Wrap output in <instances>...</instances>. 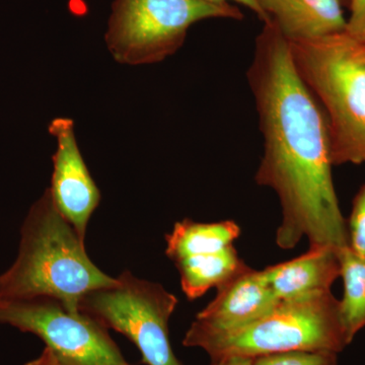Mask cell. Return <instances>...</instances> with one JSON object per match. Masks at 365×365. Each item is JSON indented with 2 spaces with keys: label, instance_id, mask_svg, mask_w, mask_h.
I'll use <instances>...</instances> for the list:
<instances>
[{
  "label": "cell",
  "instance_id": "16",
  "mask_svg": "<svg viewBox=\"0 0 365 365\" xmlns=\"http://www.w3.org/2000/svg\"><path fill=\"white\" fill-rule=\"evenodd\" d=\"M347 222L348 248L360 258H365V184L353 199Z\"/></svg>",
  "mask_w": 365,
  "mask_h": 365
},
{
  "label": "cell",
  "instance_id": "2",
  "mask_svg": "<svg viewBox=\"0 0 365 365\" xmlns=\"http://www.w3.org/2000/svg\"><path fill=\"white\" fill-rule=\"evenodd\" d=\"M85 242L46 189L21 225L16 260L0 274V299L53 297L78 313L79 300L86 294L116 281L91 260Z\"/></svg>",
  "mask_w": 365,
  "mask_h": 365
},
{
  "label": "cell",
  "instance_id": "13",
  "mask_svg": "<svg viewBox=\"0 0 365 365\" xmlns=\"http://www.w3.org/2000/svg\"><path fill=\"white\" fill-rule=\"evenodd\" d=\"M174 264L182 292L189 299H199L211 288L220 287L247 265L234 246L217 253L184 257Z\"/></svg>",
  "mask_w": 365,
  "mask_h": 365
},
{
  "label": "cell",
  "instance_id": "6",
  "mask_svg": "<svg viewBox=\"0 0 365 365\" xmlns=\"http://www.w3.org/2000/svg\"><path fill=\"white\" fill-rule=\"evenodd\" d=\"M178 302L160 283L126 270L114 284L86 294L79 300L78 312L126 336L141 352L144 364L182 365L169 337V321Z\"/></svg>",
  "mask_w": 365,
  "mask_h": 365
},
{
  "label": "cell",
  "instance_id": "7",
  "mask_svg": "<svg viewBox=\"0 0 365 365\" xmlns=\"http://www.w3.org/2000/svg\"><path fill=\"white\" fill-rule=\"evenodd\" d=\"M0 325L37 336L63 365H130L108 329L53 297L0 299Z\"/></svg>",
  "mask_w": 365,
  "mask_h": 365
},
{
  "label": "cell",
  "instance_id": "8",
  "mask_svg": "<svg viewBox=\"0 0 365 365\" xmlns=\"http://www.w3.org/2000/svg\"><path fill=\"white\" fill-rule=\"evenodd\" d=\"M48 129L57 143L49 188L53 202L86 242L88 222L100 204V190L79 150L73 120L56 118Z\"/></svg>",
  "mask_w": 365,
  "mask_h": 365
},
{
  "label": "cell",
  "instance_id": "5",
  "mask_svg": "<svg viewBox=\"0 0 365 365\" xmlns=\"http://www.w3.org/2000/svg\"><path fill=\"white\" fill-rule=\"evenodd\" d=\"M218 18L242 16L230 4L206 0H116L106 43L119 63H158L182 47L190 26Z\"/></svg>",
  "mask_w": 365,
  "mask_h": 365
},
{
  "label": "cell",
  "instance_id": "3",
  "mask_svg": "<svg viewBox=\"0 0 365 365\" xmlns=\"http://www.w3.org/2000/svg\"><path fill=\"white\" fill-rule=\"evenodd\" d=\"M289 45L325 114L333 165L365 163V42L343 32Z\"/></svg>",
  "mask_w": 365,
  "mask_h": 365
},
{
  "label": "cell",
  "instance_id": "20",
  "mask_svg": "<svg viewBox=\"0 0 365 365\" xmlns=\"http://www.w3.org/2000/svg\"><path fill=\"white\" fill-rule=\"evenodd\" d=\"M252 359H244V357H230L218 360V361H211V365H251Z\"/></svg>",
  "mask_w": 365,
  "mask_h": 365
},
{
  "label": "cell",
  "instance_id": "4",
  "mask_svg": "<svg viewBox=\"0 0 365 365\" xmlns=\"http://www.w3.org/2000/svg\"><path fill=\"white\" fill-rule=\"evenodd\" d=\"M349 344L339 299L331 290L281 300L270 313L232 330L209 332L189 328L182 340L186 347L203 349L211 361L289 351L339 353Z\"/></svg>",
  "mask_w": 365,
  "mask_h": 365
},
{
  "label": "cell",
  "instance_id": "12",
  "mask_svg": "<svg viewBox=\"0 0 365 365\" xmlns=\"http://www.w3.org/2000/svg\"><path fill=\"white\" fill-rule=\"evenodd\" d=\"M241 228L234 220L197 222L190 218L175 223L167 235L165 254L173 262L194 255L217 253L234 246Z\"/></svg>",
  "mask_w": 365,
  "mask_h": 365
},
{
  "label": "cell",
  "instance_id": "11",
  "mask_svg": "<svg viewBox=\"0 0 365 365\" xmlns=\"http://www.w3.org/2000/svg\"><path fill=\"white\" fill-rule=\"evenodd\" d=\"M288 42H306L343 33L347 20L340 0H258Z\"/></svg>",
  "mask_w": 365,
  "mask_h": 365
},
{
  "label": "cell",
  "instance_id": "19",
  "mask_svg": "<svg viewBox=\"0 0 365 365\" xmlns=\"http://www.w3.org/2000/svg\"><path fill=\"white\" fill-rule=\"evenodd\" d=\"M25 365H63L56 359L49 348L45 347L37 359L31 360Z\"/></svg>",
  "mask_w": 365,
  "mask_h": 365
},
{
  "label": "cell",
  "instance_id": "15",
  "mask_svg": "<svg viewBox=\"0 0 365 365\" xmlns=\"http://www.w3.org/2000/svg\"><path fill=\"white\" fill-rule=\"evenodd\" d=\"M338 353L289 351L252 359L251 365H337Z\"/></svg>",
  "mask_w": 365,
  "mask_h": 365
},
{
  "label": "cell",
  "instance_id": "1",
  "mask_svg": "<svg viewBox=\"0 0 365 365\" xmlns=\"http://www.w3.org/2000/svg\"><path fill=\"white\" fill-rule=\"evenodd\" d=\"M247 76L264 139L255 180L275 192L282 213L276 245L294 249L307 237L309 247L347 248L325 114L272 21L257 38Z\"/></svg>",
  "mask_w": 365,
  "mask_h": 365
},
{
  "label": "cell",
  "instance_id": "14",
  "mask_svg": "<svg viewBox=\"0 0 365 365\" xmlns=\"http://www.w3.org/2000/svg\"><path fill=\"white\" fill-rule=\"evenodd\" d=\"M340 277L343 280L340 316L348 341L365 328V258H360L349 248L339 251Z\"/></svg>",
  "mask_w": 365,
  "mask_h": 365
},
{
  "label": "cell",
  "instance_id": "10",
  "mask_svg": "<svg viewBox=\"0 0 365 365\" xmlns=\"http://www.w3.org/2000/svg\"><path fill=\"white\" fill-rule=\"evenodd\" d=\"M263 271L279 300L330 292L340 277L339 251L332 247H309L302 256Z\"/></svg>",
  "mask_w": 365,
  "mask_h": 365
},
{
  "label": "cell",
  "instance_id": "9",
  "mask_svg": "<svg viewBox=\"0 0 365 365\" xmlns=\"http://www.w3.org/2000/svg\"><path fill=\"white\" fill-rule=\"evenodd\" d=\"M216 289L215 299L197 314L190 328L209 332L232 330L262 318L281 302L264 271L248 265Z\"/></svg>",
  "mask_w": 365,
  "mask_h": 365
},
{
  "label": "cell",
  "instance_id": "18",
  "mask_svg": "<svg viewBox=\"0 0 365 365\" xmlns=\"http://www.w3.org/2000/svg\"><path fill=\"white\" fill-rule=\"evenodd\" d=\"M206 1L213 2V4H228V1H235L237 2V4H242L246 7H248L249 9L253 11L257 16H259V19H261L264 23H268L270 21V18L265 14V11L262 9L260 4H259L258 0H206Z\"/></svg>",
  "mask_w": 365,
  "mask_h": 365
},
{
  "label": "cell",
  "instance_id": "17",
  "mask_svg": "<svg viewBox=\"0 0 365 365\" xmlns=\"http://www.w3.org/2000/svg\"><path fill=\"white\" fill-rule=\"evenodd\" d=\"M346 33L365 42V0H352L351 14L347 20Z\"/></svg>",
  "mask_w": 365,
  "mask_h": 365
}]
</instances>
